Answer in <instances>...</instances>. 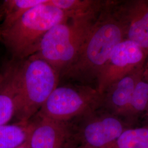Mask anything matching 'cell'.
Wrapping results in <instances>:
<instances>
[{"mask_svg": "<svg viewBox=\"0 0 148 148\" xmlns=\"http://www.w3.org/2000/svg\"><path fill=\"white\" fill-rule=\"evenodd\" d=\"M126 31L122 3L104 1L77 58L61 73L60 77L81 85L96 84L114 48L126 39Z\"/></svg>", "mask_w": 148, "mask_h": 148, "instance_id": "obj_1", "label": "cell"}, {"mask_svg": "<svg viewBox=\"0 0 148 148\" xmlns=\"http://www.w3.org/2000/svg\"><path fill=\"white\" fill-rule=\"evenodd\" d=\"M103 2L90 11L71 16L53 27L43 37L34 54L61 74L77 58Z\"/></svg>", "mask_w": 148, "mask_h": 148, "instance_id": "obj_2", "label": "cell"}, {"mask_svg": "<svg viewBox=\"0 0 148 148\" xmlns=\"http://www.w3.org/2000/svg\"><path fill=\"white\" fill-rule=\"evenodd\" d=\"M14 117L25 125L35 116L59 85L58 70L35 54L19 60Z\"/></svg>", "mask_w": 148, "mask_h": 148, "instance_id": "obj_3", "label": "cell"}, {"mask_svg": "<svg viewBox=\"0 0 148 148\" xmlns=\"http://www.w3.org/2000/svg\"><path fill=\"white\" fill-rule=\"evenodd\" d=\"M48 2L30 9L10 27L1 30V41L12 59L23 60L34 54L51 29L71 16L83 13L62 11L48 5Z\"/></svg>", "mask_w": 148, "mask_h": 148, "instance_id": "obj_4", "label": "cell"}, {"mask_svg": "<svg viewBox=\"0 0 148 148\" xmlns=\"http://www.w3.org/2000/svg\"><path fill=\"white\" fill-rule=\"evenodd\" d=\"M102 95L90 85L58 86L37 115L60 121L69 122L101 107Z\"/></svg>", "mask_w": 148, "mask_h": 148, "instance_id": "obj_5", "label": "cell"}, {"mask_svg": "<svg viewBox=\"0 0 148 148\" xmlns=\"http://www.w3.org/2000/svg\"><path fill=\"white\" fill-rule=\"evenodd\" d=\"M74 148H108L125 129L127 122L100 108L73 121Z\"/></svg>", "mask_w": 148, "mask_h": 148, "instance_id": "obj_6", "label": "cell"}, {"mask_svg": "<svg viewBox=\"0 0 148 148\" xmlns=\"http://www.w3.org/2000/svg\"><path fill=\"white\" fill-rule=\"evenodd\" d=\"M148 52L132 41L125 39L114 48L96 82L102 95L109 87L146 63Z\"/></svg>", "mask_w": 148, "mask_h": 148, "instance_id": "obj_7", "label": "cell"}, {"mask_svg": "<svg viewBox=\"0 0 148 148\" xmlns=\"http://www.w3.org/2000/svg\"><path fill=\"white\" fill-rule=\"evenodd\" d=\"M32 121L30 148H74L75 131L72 121H60L38 115Z\"/></svg>", "mask_w": 148, "mask_h": 148, "instance_id": "obj_8", "label": "cell"}, {"mask_svg": "<svg viewBox=\"0 0 148 148\" xmlns=\"http://www.w3.org/2000/svg\"><path fill=\"white\" fill-rule=\"evenodd\" d=\"M145 65L124 76L106 90L102 95L101 108L123 119L135 86L144 71Z\"/></svg>", "mask_w": 148, "mask_h": 148, "instance_id": "obj_9", "label": "cell"}, {"mask_svg": "<svg viewBox=\"0 0 148 148\" xmlns=\"http://www.w3.org/2000/svg\"><path fill=\"white\" fill-rule=\"evenodd\" d=\"M127 24L126 39L136 43L148 52V1L122 2Z\"/></svg>", "mask_w": 148, "mask_h": 148, "instance_id": "obj_10", "label": "cell"}, {"mask_svg": "<svg viewBox=\"0 0 148 148\" xmlns=\"http://www.w3.org/2000/svg\"><path fill=\"white\" fill-rule=\"evenodd\" d=\"M19 60L11 59L0 69V126L14 117Z\"/></svg>", "mask_w": 148, "mask_h": 148, "instance_id": "obj_11", "label": "cell"}, {"mask_svg": "<svg viewBox=\"0 0 148 148\" xmlns=\"http://www.w3.org/2000/svg\"><path fill=\"white\" fill-rule=\"evenodd\" d=\"M148 107V66L136 84L131 100L123 117L126 122L134 121L140 115L145 114Z\"/></svg>", "mask_w": 148, "mask_h": 148, "instance_id": "obj_12", "label": "cell"}, {"mask_svg": "<svg viewBox=\"0 0 148 148\" xmlns=\"http://www.w3.org/2000/svg\"><path fill=\"white\" fill-rule=\"evenodd\" d=\"M32 128V121L23 125L18 123L0 126V148H18L29 139Z\"/></svg>", "mask_w": 148, "mask_h": 148, "instance_id": "obj_13", "label": "cell"}, {"mask_svg": "<svg viewBox=\"0 0 148 148\" xmlns=\"http://www.w3.org/2000/svg\"><path fill=\"white\" fill-rule=\"evenodd\" d=\"M47 0H5L2 5L3 19L1 30L14 24L21 16L32 8L42 5Z\"/></svg>", "mask_w": 148, "mask_h": 148, "instance_id": "obj_14", "label": "cell"}, {"mask_svg": "<svg viewBox=\"0 0 148 148\" xmlns=\"http://www.w3.org/2000/svg\"><path fill=\"white\" fill-rule=\"evenodd\" d=\"M108 148H148V125L127 128Z\"/></svg>", "mask_w": 148, "mask_h": 148, "instance_id": "obj_15", "label": "cell"}, {"mask_svg": "<svg viewBox=\"0 0 148 148\" xmlns=\"http://www.w3.org/2000/svg\"><path fill=\"white\" fill-rule=\"evenodd\" d=\"M3 16V11H2V6L0 5V41H1V24L2 21Z\"/></svg>", "mask_w": 148, "mask_h": 148, "instance_id": "obj_16", "label": "cell"}, {"mask_svg": "<svg viewBox=\"0 0 148 148\" xmlns=\"http://www.w3.org/2000/svg\"><path fill=\"white\" fill-rule=\"evenodd\" d=\"M30 148L29 145V143H28V139L25 143H24L23 144H22L21 146H20L19 148Z\"/></svg>", "mask_w": 148, "mask_h": 148, "instance_id": "obj_17", "label": "cell"}, {"mask_svg": "<svg viewBox=\"0 0 148 148\" xmlns=\"http://www.w3.org/2000/svg\"><path fill=\"white\" fill-rule=\"evenodd\" d=\"M145 116H146L147 117L148 119V109H147V111H146V112H145Z\"/></svg>", "mask_w": 148, "mask_h": 148, "instance_id": "obj_18", "label": "cell"}, {"mask_svg": "<svg viewBox=\"0 0 148 148\" xmlns=\"http://www.w3.org/2000/svg\"><path fill=\"white\" fill-rule=\"evenodd\" d=\"M147 66H148V62L147 63Z\"/></svg>", "mask_w": 148, "mask_h": 148, "instance_id": "obj_19", "label": "cell"}]
</instances>
